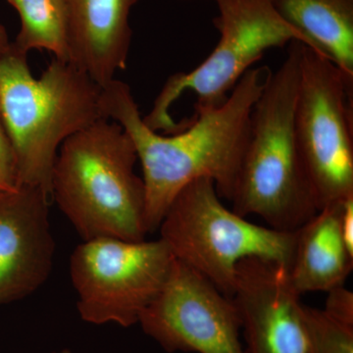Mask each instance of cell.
Returning <instances> with one entry per match:
<instances>
[{"label": "cell", "instance_id": "1", "mask_svg": "<svg viewBox=\"0 0 353 353\" xmlns=\"http://www.w3.org/2000/svg\"><path fill=\"white\" fill-rule=\"evenodd\" d=\"M268 67L241 77L219 108H196L189 126L165 136L146 126L126 83L114 79L102 88L101 109L129 134L143 169L145 226L157 231L172 201L190 183L209 179L220 197L231 201L248 143L253 106Z\"/></svg>", "mask_w": 353, "mask_h": 353}, {"label": "cell", "instance_id": "2", "mask_svg": "<svg viewBox=\"0 0 353 353\" xmlns=\"http://www.w3.org/2000/svg\"><path fill=\"white\" fill-rule=\"evenodd\" d=\"M28 54L11 43L0 54V114L12 145L19 185L51 196L58 150L104 117L102 88L73 63L53 58L39 79Z\"/></svg>", "mask_w": 353, "mask_h": 353}, {"label": "cell", "instance_id": "3", "mask_svg": "<svg viewBox=\"0 0 353 353\" xmlns=\"http://www.w3.org/2000/svg\"><path fill=\"white\" fill-rule=\"evenodd\" d=\"M301 41H292L275 72L268 70L253 106L248 143L231 201L241 217L294 232L318 212L294 128Z\"/></svg>", "mask_w": 353, "mask_h": 353}, {"label": "cell", "instance_id": "4", "mask_svg": "<svg viewBox=\"0 0 353 353\" xmlns=\"http://www.w3.org/2000/svg\"><path fill=\"white\" fill-rule=\"evenodd\" d=\"M138 154L115 121L101 119L58 150L51 196L83 241L145 240V188L134 173Z\"/></svg>", "mask_w": 353, "mask_h": 353}, {"label": "cell", "instance_id": "5", "mask_svg": "<svg viewBox=\"0 0 353 353\" xmlns=\"http://www.w3.org/2000/svg\"><path fill=\"white\" fill-rule=\"evenodd\" d=\"M158 230L174 259L229 297L241 260L259 257L289 268L296 245V231L260 226L227 208L209 179L181 190Z\"/></svg>", "mask_w": 353, "mask_h": 353}, {"label": "cell", "instance_id": "6", "mask_svg": "<svg viewBox=\"0 0 353 353\" xmlns=\"http://www.w3.org/2000/svg\"><path fill=\"white\" fill-rule=\"evenodd\" d=\"M213 1L218 8L213 24L219 32V41L196 68L167 79L152 108L143 117L152 131L172 134L189 126L190 119L178 123L170 114L172 105L185 92L196 94V108H219L267 50L284 48L292 41L310 46L305 37L280 15L272 0Z\"/></svg>", "mask_w": 353, "mask_h": 353}, {"label": "cell", "instance_id": "7", "mask_svg": "<svg viewBox=\"0 0 353 353\" xmlns=\"http://www.w3.org/2000/svg\"><path fill=\"white\" fill-rule=\"evenodd\" d=\"M294 134L318 210L353 196V81L303 43Z\"/></svg>", "mask_w": 353, "mask_h": 353}, {"label": "cell", "instance_id": "8", "mask_svg": "<svg viewBox=\"0 0 353 353\" xmlns=\"http://www.w3.org/2000/svg\"><path fill=\"white\" fill-rule=\"evenodd\" d=\"M174 260L161 239L85 241L70 260L79 314L94 325L115 323L129 328L138 324L164 287Z\"/></svg>", "mask_w": 353, "mask_h": 353}, {"label": "cell", "instance_id": "9", "mask_svg": "<svg viewBox=\"0 0 353 353\" xmlns=\"http://www.w3.org/2000/svg\"><path fill=\"white\" fill-rule=\"evenodd\" d=\"M139 324L167 352L245 353L233 299L176 259Z\"/></svg>", "mask_w": 353, "mask_h": 353}, {"label": "cell", "instance_id": "10", "mask_svg": "<svg viewBox=\"0 0 353 353\" xmlns=\"http://www.w3.org/2000/svg\"><path fill=\"white\" fill-rule=\"evenodd\" d=\"M233 299L245 353H306L301 296L285 265L259 257L241 260Z\"/></svg>", "mask_w": 353, "mask_h": 353}, {"label": "cell", "instance_id": "11", "mask_svg": "<svg viewBox=\"0 0 353 353\" xmlns=\"http://www.w3.org/2000/svg\"><path fill=\"white\" fill-rule=\"evenodd\" d=\"M50 197L29 185L0 196V306L34 294L50 276Z\"/></svg>", "mask_w": 353, "mask_h": 353}, {"label": "cell", "instance_id": "12", "mask_svg": "<svg viewBox=\"0 0 353 353\" xmlns=\"http://www.w3.org/2000/svg\"><path fill=\"white\" fill-rule=\"evenodd\" d=\"M141 0H68L70 62L101 88L125 70L131 48L130 16Z\"/></svg>", "mask_w": 353, "mask_h": 353}, {"label": "cell", "instance_id": "13", "mask_svg": "<svg viewBox=\"0 0 353 353\" xmlns=\"http://www.w3.org/2000/svg\"><path fill=\"white\" fill-rule=\"evenodd\" d=\"M343 201L322 208L296 231V245L288 270L299 296L324 292L345 284L353 268L340 229Z\"/></svg>", "mask_w": 353, "mask_h": 353}, {"label": "cell", "instance_id": "14", "mask_svg": "<svg viewBox=\"0 0 353 353\" xmlns=\"http://www.w3.org/2000/svg\"><path fill=\"white\" fill-rule=\"evenodd\" d=\"M280 15L353 81V0H272Z\"/></svg>", "mask_w": 353, "mask_h": 353}, {"label": "cell", "instance_id": "15", "mask_svg": "<svg viewBox=\"0 0 353 353\" xmlns=\"http://www.w3.org/2000/svg\"><path fill=\"white\" fill-rule=\"evenodd\" d=\"M19 14L20 31L12 44L20 52L46 50L70 62L68 0H7Z\"/></svg>", "mask_w": 353, "mask_h": 353}, {"label": "cell", "instance_id": "16", "mask_svg": "<svg viewBox=\"0 0 353 353\" xmlns=\"http://www.w3.org/2000/svg\"><path fill=\"white\" fill-rule=\"evenodd\" d=\"M306 353H353V326L334 319L323 309L301 305Z\"/></svg>", "mask_w": 353, "mask_h": 353}, {"label": "cell", "instance_id": "17", "mask_svg": "<svg viewBox=\"0 0 353 353\" xmlns=\"http://www.w3.org/2000/svg\"><path fill=\"white\" fill-rule=\"evenodd\" d=\"M18 187L15 155L0 114V196L12 192Z\"/></svg>", "mask_w": 353, "mask_h": 353}, {"label": "cell", "instance_id": "18", "mask_svg": "<svg viewBox=\"0 0 353 353\" xmlns=\"http://www.w3.org/2000/svg\"><path fill=\"white\" fill-rule=\"evenodd\" d=\"M323 310L334 319L353 326V292L343 285L330 290Z\"/></svg>", "mask_w": 353, "mask_h": 353}, {"label": "cell", "instance_id": "19", "mask_svg": "<svg viewBox=\"0 0 353 353\" xmlns=\"http://www.w3.org/2000/svg\"><path fill=\"white\" fill-rule=\"evenodd\" d=\"M340 229L345 245L353 254V196L341 203Z\"/></svg>", "mask_w": 353, "mask_h": 353}, {"label": "cell", "instance_id": "20", "mask_svg": "<svg viewBox=\"0 0 353 353\" xmlns=\"http://www.w3.org/2000/svg\"><path fill=\"white\" fill-rule=\"evenodd\" d=\"M11 43H12V41L9 39L6 27L0 24V54L6 52L10 48Z\"/></svg>", "mask_w": 353, "mask_h": 353}, {"label": "cell", "instance_id": "21", "mask_svg": "<svg viewBox=\"0 0 353 353\" xmlns=\"http://www.w3.org/2000/svg\"><path fill=\"white\" fill-rule=\"evenodd\" d=\"M59 353H70V352H69V350H62V352H59Z\"/></svg>", "mask_w": 353, "mask_h": 353}, {"label": "cell", "instance_id": "22", "mask_svg": "<svg viewBox=\"0 0 353 353\" xmlns=\"http://www.w3.org/2000/svg\"><path fill=\"white\" fill-rule=\"evenodd\" d=\"M183 1H187V0H183Z\"/></svg>", "mask_w": 353, "mask_h": 353}]
</instances>
